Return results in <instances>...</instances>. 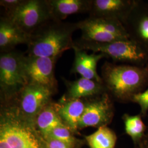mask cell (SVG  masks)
I'll return each instance as SVG.
<instances>
[{"label":"cell","mask_w":148,"mask_h":148,"mask_svg":"<svg viewBox=\"0 0 148 148\" xmlns=\"http://www.w3.org/2000/svg\"><path fill=\"white\" fill-rule=\"evenodd\" d=\"M74 46L81 50L102 53L106 58H110L116 62L139 66H148V53L130 39L109 43L92 42L79 40L74 42Z\"/></svg>","instance_id":"5b68a950"},{"label":"cell","mask_w":148,"mask_h":148,"mask_svg":"<svg viewBox=\"0 0 148 148\" xmlns=\"http://www.w3.org/2000/svg\"><path fill=\"white\" fill-rule=\"evenodd\" d=\"M123 25L130 39L148 54V3L135 0Z\"/></svg>","instance_id":"8fae6325"},{"label":"cell","mask_w":148,"mask_h":148,"mask_svg":"<svg viewBox=\"0 0 148 148\" xmlns=\"http://www.w3.org/2000/svg\"><path fill=\"white\" fill-rule=\"evenodd\" d=\"M77 24L51 19L30 35L27 44V56L44 57H59L74 47V32Z\"/></svg>","instance_id":"7a4b0ae2"},{"label":"cell","mask_w":148,"mask_h":148,"mask_svg":"<svg viewBox=\"0 0 148 148\" xmlns=\"http://www.w3.org/2000/svg\"><path fill=\"white\" fill-rule=\"evenodd\" d=\"M77 24L82 32L81 40L83 41L109 43L130 39L122 23L115 19L88 17Z\"/></svg>","instance_id":"8992f818"},{"label":"cell","mask_w":148,"mask_h":148,"mask_svg":"<svg viewBox=\"0 0 148 148\" xmlns=\"http://www.w3.org/2000/svg\"><path fill=\"white\" fill-rule=\"evenodd\" d=\"M0 148H46L36 131L35 122L25 118L14 106L1 112Z\"/></svg>","instance_id":"3957f363"},{"label":"cell","mask_w":148,"mask_h":148,"mask_svg":"<svg viewBox=\"0 0 148 148\" xmlns=\"http://www.w3.org/2000/svg\"><path fill=\"white\" fill-rule=\"evenodd\" d=\"M132 102L138 104L140 107V114L145 116L148 111V88L144 91L134 95Z\"/></svg>","instance_id":"7402d4cb"},{"label":"cell","mask_w":148,"mask_h":148,"mask_svg":"<svg viewBox=\"0 0 148 148\" xmlns=\"http://www.w3.org/2000/svg\"><path fill=\"white\" fill-rule=\"evenodd\" d=\"M86 103L80 99H65L53 104L65 125L73 132H76L80 119L85 110Z\"/></svg>","instance_id":"5bb4252c"},{"label":"cell","mask_w":148,"mask_h":148,"mask_svg":"<svg viewBox=\"0 0 148 148\" xmlns=\"http://www.w3.org/2000/svg\"><path fill=\"white\" fill-rule=\"evenodd\" d=\"M35 125L43 138H45L55 128L66 126L54 108L53 104L46 106L35 119Z\"/></svg>","instance_id":"ac0fdd59"},{"label":"cell","mask_w":148,"mask_h":148,"mask_svg":"<svg viewBox=\"0 0 148 148\" xmlns=\"http://www.w3.org/2000/svg\"><path fill=\"white\" fill-rule=\"evenodd\" d=\"M101 77L111 98L123 103L132 102L133 96L143 92L148 85V66L106 62L101 67Z\"/></svg>","instance_id":"6da1fadb"},{"label":"cell","mask_w":148,"mask_h":148,"mask_svg":"<svg viewBox=\"0 0 148 148\" xmlns=\"http://www.w3.org/2000/svg\"><path fill=\"white\" fill-rule=\"evenodd\" d=\"M114 114L111 97L106 92L86 102L85 110L79 123L78 128L107 126Z\"/></svg>","instance_id":"30bf717a"},{"label":"cell","mask_w":148,"mask_h":148,"mask_svg":"<svg viewBox=\"0 0 148 148\" xmlns=\"http://www.w3.org/2000/svg\"><path fill=\"white\" fill-rule=\"evenodd\" d=\"M29 36L5 16L0 21V48L1 52L14 49L16 46L27 45Z\"/></svg>","instance_id":"2e32d148"},{"label":"cell","mask_w":148,"mask_h":148,"mask_svg":"<svg viewBox=\"0 0 148 148\" xmlns=\"http://www.w3.org/2000/svg\"><path fill=\"white\" fill-rule=\"evenodd\" d=\"M43 142L46 148H75L58 140L52 139H43Z\"/></svg>","instance_id":"cb8c5ba5"},{"label":"cell","mask_w":148,"mask_h":148,"mask_svg":"<svg viewBox=\"0 0 148 148\" xmlns=\"http://www.w3.org/2000/svg\"><path fill=\"white\" fill-rule=\"evenodd\" d=\"M85 139L90 148H115L117 142L116 133L108 126L98 128Z\"/></svg>","instance_id":"d6986e66"},{"label":"cell","mask_w":148,"mask_h":148,"mask_svg":"<svg viewBox=\"0 0 148 148\" xmlns=\"http://www.w3.org/2000/svg\"><path fill=\"white\" fill-rule=\"evenodd\" d=\"M58 59L25 55L24 66L29 83L42 86L55 93L58 85L54 67Z\"/></svg>","instance_id":"9c48e42d"},{"label":"cell","mask_w":148,"mask_h":148,"mask_svg":"<svg viewBox=\"0 0 148 148\" xmlns=\"http://www.w3.org/2000/svg\"><path fill=\"white\" fill-rule=\"evenodd\" d=\"M142 116L140 114L136 115L125 114L122 117L126 133L132 138L134 144L138 146L143 142L146 130V126Z\"/></svg>","instance_id":"ffe728a7"},{"label":"cell","mask_w":148,"mask_h":148,"mask_svg":"<svg viewBox=\"0 0 148 148\" xmlns=\"http://www.w3.org/2000/svg\"><path fill=\"white\" fill-rule=\"evenodd\" d=\"M141 147L142 148H148V142L143 141L142 143L141 144Z\"/></svg>","instance_id":"d4e9b609"},{"label":"cell","mask_w":148,"mask_h":148,"mask_svg":"<svg viewBox=\"0 0 148 148\" xmlns=\"http://www.w3.org/2000/svg\"><path fill=\"white\" fill-rule=\"evenodd\" d=\"M52 19L62 21L68 16L89 12L91 0H47Z\"/></svg>","instance_id":"e0dca14e"},{"label":"cell","mask_w":148,"mask_h":148,"mask_svg":"<svg viewBox=\"0 0 148 148\" xmlns=\"http://www.w3.org/2000/svg\"><path fill=\"white\" fill-rule=\"evenodd\" d=\"M137 148H142V147H141V144H140L139 145H138V146Z\"/></svg>","instance_id":"484cf974"},{"label":"cell","mask_w":148,"mask_h":148,"mask_svg":"<svg viewBox=\"0 0 148 148\" xmlns=\"http://www.w3.org/2000/svg\"><path fill=\"white\" fill-rule=\"evenodd\" d=\"M75 59L71 69V73L79 74L82 77L95 80L103 83L101 77L97 73V65L98 62L106 56L102 53L88 54L84 50L73 47Z\"/></svg>","instance_id":"4fadbf2b"},{"label":"cell","mask_w":148,"mask_h":148,"mask_svg":"<svg viewBox=\"0 0 148 148\" xmlns=\"http://www.w3.org/2000/svg\"><path fill=\"white\" fill-rule=\"evenodd\" d=\"M72 133L73 132L66 126L56 127L44 139H52L57 140L75 148L77 144V140L74 137Z\"/></svg>","instance_id":"44dd1931"},{"label":"cell","mask_w":148,"mask_h":148,"mask_svg":"<svg viewBox=\"0 0 148 148\" xmlns=\"http://www.w3.org/2000/svg\"><path fill=\"white\" fill-rule=\"evenodd\" d=\"M54 94L52 90L40 85L29 84L17 95L18 106H15L21 115L27 119L35 122L39 113L50 104Z\"/></svg>","instance_id":"ba28073f"},{"label":"cell","mask_w":148,"mask_h":148,"mask_svg":"<svg viewBox=\"0 0 148 148\" xmlns=\"http://www.w3.org/2000/svg\"><path fill=\"white\" fill-rule=\"evenodd\" d=\"M5 16L29 37L44 23L52 19L47 0H24L15 10Z\"/></svg>","instance_id":"52a82bcc"},{"label":"cell","mask_w":148,"mask_h":148,"mask_svg":"<svg viewBox=\"0 0 148 148\" xmlns=\"http://www.w3.org/2000/svg\"><path fill=\"white\" fill-rule=\"evenodd\" d=\"M25 55L15 49L0 56V90L3 100L15 99L29 81L24 66Z\"/></svg>","instance_id":"277c9868"},{"label":"cell","mask_w":148,"mask_h":148,"mask_svg":"<svg viewBox=\"0 0 148 148\" xmlns=\"http://www.w3.org/2000/svg\"><path fill=\"white\" fill-rule=\"evenodd\" d=\"M24 0H1L0 5L5 9L7 13L15 10L21 5Z\"/></svg>","instance_id":"603a6c76"},{"label":"cell","mask_w":148,"mask_h":148,"mask_svg":"<svg viewBox=\"0 0 148 148\" xmlns=\"http://www.w3.org/2000/svg\"><path fill=\"white\" fill-rule=\"evenodd\" d=\"M135 0H91L89 17L115 19L123 24Z\"/></svg>","instance_id":"7c38bea8"},{"label":"cell","mask_w":148,"mask_h":148,"mask_svg":"<svg viewBox=\"0 0 148 148\" xmlns=\"http://www.w3.org/2000/svg\"><path fill=\"white\" fill-rule=\"evenodd\" d=\"M64 82L67 88L66 99L95 97L106 92L103 83L82 77L73 81L64 79Z\"/></svg>","instance_id":"9a60e30c"}]
</instances>
